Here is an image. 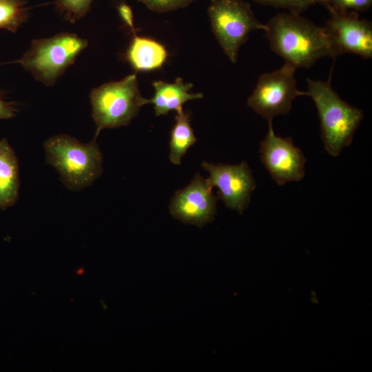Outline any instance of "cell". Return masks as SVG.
<instances>
[{
  "instance_id": "9c48e42d",
  "label": "cell",
  "mask_w": 372,
  "mask_h": 372,
  "mask_svg": "<svg viewBox=\"0 0 372 372\" xmlns=\"http://www.w3.org/2000/svg\"><path fill=\"white\" fill-rule=\"evenodd\" d=\"M268 123V132L260 145L262 163L280 186L288 182L301 180L305 176L306 157L293 144L291 137L277 136L272 121Z\"/></svg>"
},
{
  "instance_id": "52a82bcc",
  "label": "cell",
  "mask_w": 372,
  "mask_h": 372,
  "mask_svg": "<svg viewBox=\"0 0 372 372\" xmlns=\"http://www.w3.org/2000/svg\"><path fill=\"white\" fill-rule=\"evenodd\" d=\"M296 68L285 63L280 68L264 73L259 77L247 105L268 121L278 115L289 113L292 101L307 92L297 87Z\"/></svg>"
},
{
  "instance_id": "277c9868",
  "label": "cell",
  "mask_w": 372,
  "mask_h": 372,
  "mask_svg": "<svg viewBox=\"0 0 372 372\" xmlns=\"http://www.w3.org/2000/svg\"><path fill=\"white\" fill-rule=\"evenodd\" d=\"M90 97L96 125L94 139L103 129L127 125L148 100L140 93L136 74L104 83L93 89Z\"/></svg>"
},
{
  "instance_id": "2e32d148",
  "label": "cell",
  "mask_w": 372,
  "mask_h": 372,
  "mask_svg": "<svg viewBox=\"0 0 372 372\" xmlns=\"http://www.w3.org/2000/svg\"><path fill=\"white\" fill-rule=\"evenodd\" d=\"M23 0H0V28L16 32L28 18Z\"/></svg>"
},
{
  "instance_id": "e0dca14e",
  "label": "cell",
  "mask_w": 372,
  "mask_h": 372,
  "mask_svg": "<svg viewBox=\"0 0 372 372\" xmlns=\"http://www.w3.org/2000/svg\"><path fill=\"white\" fill-rule=\"evenodd\" d=\"M92 0H57L56 8L70 21L83 17L90 10Z\"/></svg>"
},
{
  "instance_id": "4fadbf2b",
  "label": "cell",
  "mask_w": 372,
  "mask_h": 372,
  "mask_svg": "<svg viewBox=\"0 0 372 372\" xmlns=\"http://www.w3.org/2000/svg\"><path fill=\"white\" fill-rule=\"evenodd\" d=\"M19 165L14 149L6 138L0 140V209L14 205L19 198Z\"/></svg>"
},
{
  "instance_id": "44dd1931",
  "label": "cell",
  "mask_w": 372,
  "mask_h": 372,
  "mask_svg": "<svg viewBox=\"0 0 372 372\" xmlns=\"http://www.w3.org/2000/svg\"><path fill=\"white\" fill-rule=\"evenodd\" d=\"M118 12L121 19L125 24L127 25L132 31L135 34V29L134 27V17L132 8L126 3H121L118 6Z\"/></svg>"
},
{
  "instance_id": "7402d4cb",
  "label": "cell",
  "mask_w": 372,
  "mask_h": 372,
  "mask_svg": "<svg viewBox=\"0 0 372 372\" xmlns=\"http://www.w3.org/2000/svg\"><path fill=\"white\" fill-rule=\"evenodd\" d=\"M17 107L12 102L6 101L0 93V120L9 119L15 116Z\"/></svg>"
},
{
  "instance_id": "d6986e66",
  "label": "cell",
  "mask_w": 372,
  "mask_h": 372,
  "mask_svg": "<svg viewBox=\"0 0 372 372\" xmlns=\"http://www.w3.org/2000/svg\"><path fill=\"white\" fill-rule=\"evenodd\" d=\"M322 5L338 11H366L371 8L372 0H323Z\"/></svg>"
},
{
  "instance_id": "5b68a950",
  "label": "cell",
  "mask_w": 372,
  "mask_h": 372,
  "mask_svg": "<svg viewBox=\"0 0 372 372\" xmlns=\"http://www.w3.org/2000/svg\"><path fill=\"white\" fill-rule=\"evenodd\" d=\"M87 44V40L75 34L62 32L34 40L18 62L37 80L45 85H52Z\"/></svg>"
},
{
  "instance_id": "3957f363",
  "label": "cell",
  "mask_w": 372,
  "mask_h": 372,
  "mask_svg": "<svg viewBox=\"0 0 372 372\" xmlns=\"http://www.w3.org/2000/svg\"><path fill=\"white\" fill-rule=\"evenodd\" d=\"M46 162L60 174L71 190L90 186L103 172V156L94 139L83 143L66 134L52 136L44 143Z\"/></svg>"
},
{
  "instance_id": "8fae6325",
  "label": "cell",
  "mask_w": 372,
  "mask_h": 372,
  "mask_svg": "<svg viewBox=\"0 0 372 372\" xmlns=\"http://www.w3.org/2000/svg\"><path fill=\"white\" fill-rule=\"evenodd\" d=\"M218 199L207 180L196 174L187 186L175 192L169 211L185 224L202 227L214 220Z\"/></svg>"
},
{
  "instance_id": "ba28073f",
  "label": "cell",
  "mask_w": 372,
  "mask_h": 372,
  "mask_svg": "<svg viewBox=\"0 0 372 372\" xmlns=\"http://www.w3.org/2000/svg\"><path fill=\"white\" fill-rule=\"evenodd\" d=\"M330 16L322 27L329 46V57L355 54L372 57V23L360 19L355 11L329 10Z\"/></svg>"
},
{
  "instance_id": "30bf717a",
  "label": "cell",
  "mask_w": 372,
  "mask_h": 372,
  "mask_svg": "<svg viewBox=\"0 0 372 372\" xmlns=\"http://www.w3.org/2000/svg\"><path fill=\"white\" fill-rule=\"evenodd\" d=\"M202 167L209 174L207 180L210 185L217 187L218 198L228 208L242 214L256 187L248 164L243 161L238 165H214L204 161Z\"/></svg>"
},
{
  "instance_id": "5bb4252c",
  "label": "cell",
  "mask_w": 372,
  "mask_h": 372,
  "mask_svg": "<svg viewBox=\"0 0 372 372\" xmlns=\"http://www.w3.org/2000/svg\"><path fill=\"white\" fill-rule=\"evenodd\" d=\"M126 58L135 70L151 71L162 67L167 58V52L159 42L135 34L127 50Z\"/></svg>"
},
{
  "instance_id": "9a60e30c",
  "label": "cell",
  "mask_w": 372,
  "mask_h": 372,
  "mask_svg": "<svg viewBox=\"0 0 372 372\" xmlns=\"http://www.w3.org/2000/svg\"><path fill=\"white\" fill-rule=\"evenodd\" d=\"M189 116L183 107L176 110V122L170 134L169 155L170 162L174 165L180 164L188 149L196 142Z\"/></svg>"
},
{
  "instance_id": "6da1fadb",
  "label": "cell",
  "mask_w": 372,
  "mask_h": 372,
  "mask_svg": "<svg viewBox=\"0 0 372 372\" xmlns=\"http://www.w3.org/2000/svg\"><path fill=\"white\" fill-rule=\"evenodd\" d=\"M265 25L271 50L296 69L309 68L320 59L329 56L322 27L300 14L278 13Z\"/></svg>"
},
{
  "instance_id": "8992f818",
  "label": "cell",
  "mask_w": 372,
  "mask_h": 372,
  "mask_svg": "<svg viewBox=\"0 0 372 372\" xmlns=\"http://www.w3.org/2000/svg\"><path fill=\"white\" fill-rule=\"evenodd\" d=\"M213 32L225 54L236 63L240 47L249 33L266 28L242 0H214L207 10Z\"/></svg>"
},
{
  "instance_id": "ac0fdd59",
  "label": "cell",
  "mask_w": 372,
  "mask_h": 372,
  "mask_svg": "<svg viewBox=\"0 0 372 372\" xmlns=\"http://www.w3.org/2000/svg\"><path fill=\"white\" fill-rule=\"evenodd\" d=\"M263 6L276 8H283L290 12L300 14L302 12L316 4H322L323 0H252Z\"/></svg>"
},
{
  "instance_id": "ffe728a7",
  "label": "cell",
  "mask_w": 372,
  "mask_h": 372,
  "mask_svg": "<svg viewBox=\"0 0 372 372\" xmlns=\"http://www.w3.org/2000/svg\"><path fill=\"white\" fill-rule=\"evenodd\" d=\"M149 10L165 12L187 6L194 0H138Z\"/></svg>"
},
{
  "instance_id": "7c38bea8",
  "label": "cell",
  "mask_w": 372,
  "mask_h": 372,
  "mask_svg": "<svg viewBox=\"0 0 372 372\" xmlns=\"http://www.w3.org/2000/svg\"><path fill=\"white\" fill-rule=\"evenodd\" d=\"M154 95L148 99L147 104L154 105L156 116L167 115L170 111L177 110L188 101L203 97L201 93H190L193 85L184 83L181 78H177L174 83L156 81L153 83Z\"/></svg>"
},
{
  "instance_id": "7a4b0ae2",
  "label": "cell",
  "mask_w": 372,
  "mask_h": 372,
  "mask_svg": "<svg viewBox=\"0 0 372 372\" xmlns=\"http://www.w3.org/2000/svg\"><path fill=\"white\" fill-rule=\"evenodd\" d=\"M331 77L327 81L308 79L306 92L318 112L324 149L335 157L352 143L364 114L340 97L331 85Z\"/></svg>"
},
{
  "instance_id": "603a6c76",
  "label": "cell",
  "mask_w": 372,
  "mask_h": 372,
  "mask_svg": "<svg viewBox=\"0 0 372 372\" xmlns=\"http://www.w3.org/2000/svg\"><path fill=\"white\" fill-rule=\"evenodd\" d=\"M211 1H214V0H211Z\"/></svg>"
}]
</instances>
